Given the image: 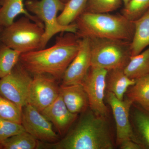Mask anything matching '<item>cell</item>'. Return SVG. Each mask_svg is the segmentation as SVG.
I'll use <instances>...</instances> for the list:
<instances>
[{
	"label": "cell",
	"instance_id": "cell-7",
	"mask_svg": "<svg viewBox=\"0 0 149 149\" xmlns=\"http://www.w3.org/2000/svg\"><path fill=\"white\" fill-rule=\"evenodd\" d=\"M20 62L10 73L0 78V94L23 109L28 104V93L32 78Z\"/></svg>",
	"mask_w": 149,
	"mask_h": 149
},
{
	"label": "cell",
	"instance_id": "cell-13",
	"mask_svg": "<svg viewBox=\"0 0 149 149\" xmlns=\"http://www.w3.org/2000/svg\"><path fill=\"white\" fill-rule=\"evenodd\" d=\"M41 113L61 136L66 134L78 117V114L72 113L67 108L60 94L55 101Z\"/></svg>",
	"mask_w": 149,
	"mask_h": 149
},
{
	"label": "cell",
	"instance_id": "cell-31",
	"mask_svg": "<svg viewBox=\"0 0 149 149\" xmlns=\"http://www.w3.org/2000/svg\"><path fill=\"white\" fill-rule=\"evenodd\" d=\"M63 3H64L65 4L66 3H67L68 2V1L69 0H61Z\"/></svg>",
	"mask_w": 149,
	"mask_h": 149
},
{
	"label": "cell",
	"instance_id": "cell-15",
	"mask_svg": "<svg viewBox=\"0 0 149 149\" xmlns=\"http://www.w3.org/2000/svg\"><path fill=\"white\" fill-rule=\"evenodd\" d=\"M131 113L133 140L142 149H149V111L134 107Z\"/></svg>",
	"mask_w": 149,
	"mask_h": 149
},
{
	"label": "cell",
	"instance_id": "cell-16",
	"mask_svg": "<svg viewBox=\"0 0 149 149\" xmlns=\"http://www.w3.org/2000/svg\"><path fill=\"white\" fill-rule=\"evenodd\" d=\"M23 1L24 0L0 1V27L4 28L9 26L14 22L17 17L20 15H23L32 21L39 24H43L37 17L27 10Z\"/></svg>",
	"mask_w": 149,
	"mask_h": 149
},
{
	"label": "cell",
	"instance_id": "cell-27",
	"mask_svg": "<svg viewBox=\"0 0 149 149\" xmlns=\"http://www.w3.org/2000/svg\"><path fill=\"white\" fill-rule=\"evenodd\" d=\"M24 131L22 124L0 118V142Z\"/></svg>",
	"mask_w": 149,
	"mask_h": 149
},
{
	"label": "cell",
	"instance_id": "cell-1",
	"mask_svg": "<svg viewBox=\"0 0 149 149\" xmlns=\"http://www.w3.org/2000/svg\"><path fill=\"white\" fill-rule=\"evenodd\" d=\"M80 40L74 33L65 32L57 37L50 47L22 54L19 61L30 74H47L61 80L78 52Z\"/></svg>",
	"mask_w": 149,
	"mask_h": 149
},
{
	"label": "cell",
	"instance_id": "cell-5",
	"mask_svg": "<svg viewBox=\"0 0 149 149\" xmlns=\"http://www.w3.org/2000/svg\"><path fill=\"white\" fill-rule=\"evenodd\" d=\"M89 40L91 67L108 71L124 69L131 56L130 42L105 39Z\"/></svg>",
	"mask_w": 149,
	"mask_h": 149
},
{
	"label": "cell",
	"instance_id": "cell-14",
	"mask_svg": "<svg viewBox=\"0 0 149 149\" xmlns=\"http://www.w3.org/2000/svg\"><path fill=\"white\" fill-rule=\"evenodd\" d=\"M60 94L68 110L72 113H83L89 107L88 96L82 84L59 87Z\"/></svg>",
	"mask_w": 149,
	"mask_h": 149
},
{
	"label": "cell",
	"instance_id": "cell-11",
	"mask_svg": "<svg viewBox=\"0 0 149 149\" xmlns=\"http://www.w3.org/2000/svg\"><path fill=\"white\" fill-rule=\"evenodd\" d=\"M106 96L107 102L111 107L115 121L117 145H120L125 140H133V128L129 117L133 102L128 98L120 100L113 93L108 91H107Z\"/></svg>",
	"mask_w": 149,
	"mask_h": 149
},
{
	"label": "cell",
	"instance_id": "cell-30",
	"mask_svg": "<svg viewBox=\"0 0 149 149\" xmlns=\"http://www.w3.org/2000/svg\"><path fill=\"white\" fill-rule=\"evenodd\" d=\"M3 28L2 27H0V44H1V33L2 31Z\"/></svg>",
	"mask_w": 149,
	"mask_h": 149
},
{
	"label": "cell",
	"instance_id": "cell-32",
	"mask_svg": "<svg viewBox=\"0 0 149 149\" xmlns=\"http://www.w3.org/2000/svg\"><path fill=\"white\" fill-rule=\"evenodd\" d=\"M2 149V146H1V142H0V149Z\"/></svg>",
	"mask_w": 149,
	"mask_h": 149
},
{
	"label": "cell",
	"instance_id": "cell-18",
	"mask_svg": "<svg viewBox=\"0 0 149 149\" xmlns=\"http://www.w3.org/2000/svg\"><path fill=\"white\" fill-rule=\"evenodd\" d=\"M136 82V80L129 78L125 74L123 69L111 70L107 74L106 90L113 93L118 100H123L128 88Z\"/></svg>",
	"mask_w": 149,
	"mask_h": 149
},
{
	"label": "cell",
	"instance_id": "cell-4",
	"mask_svg": "<svg viewBox=\"0 0 149 149\" xmlns=\"http://www.w3.org/2000/svg\"><path fill=\"white\" fill-rule=\"evenodd\" d=\"M44 26L24 16L3 28L1 42L20 53L42 49Z\"/></svg>",
	"mask_w": 149,
	"mask_h": 149
},
{
	"label": "cell",
	"instance_id": "cell-21",
	"mask_svg": "<svg viewBox=\"0 0 149 149\" xmlns=\"http://www.w3.org/2000/svg\"><path fill=\"white\" fill-rule=\"evenodd\" d=\"M88 1V0H69L58 16L59 23L63 26H67L74 23L85 12Z\"/></svg>",
	"mask_w": 149,
	"mask_h": 149
},
{
	"label": "cell",
	"instance_id": "cell-22",
	"mask_svg": "<svg viewBox=\"0 0 149 149\" xmlns=\"http://www.w3.org/2000/svg\"><path fill=\"white\" fill-rule=\"evenodd\" d=\"M2 149H36L40 148V141L24 131L1 142Z\"/></svg>",
	"mask_w": 149,
	"mask_h": 149
},
{
	"label": "cell",
	"instance_id": "cell-3",
	"mask_svg": "<svg viewBox=\"0 0 149 149\" xmlns=\"http://www.w3.org/2000/svg\"><path fill=\"white\" fill-rule=\"evenodd\" d=\"M76 35L80 39H105L131 42L133 22L122 15L84 12L76 19Z\"/></svg>",
	"mask_w": 149,
	"mask_h": 149
},
{
	"label": "cell",
	"instance_id": "cell-33",
	"mask_svg": "<svg viewBox=\"0 0 149 149\" xmlns=\"http://www.w3.org/2000/svg\"><path fill=\"white\" fill-rule=\"evenodd\" d=\"M0 1H1V0H0Z\"/></svg>",
	"mask_w": 149,
	"mask_h": 149
},
{
	"label": "cell",
	"instance_id": "cell-23",
	"mask_svg": "<svg viewBox=\"0 0 149 149\" xmlns=\"http://www.w3.org/2000/svg\"><path fill=\"white\" fill-rule=\"evenodd\" d=\"M21 54L3 43L0 44V78L10 73L19 62Z\"/></svg>",
	"mask_w": 149,
	"mask_h": 149
},
{
	"label": "cell",
	"instance_id": "cell-8",
	"mask_svg": "<svg viewBox=\"0 0 149 149\" xmlns=\"http://www.w3.org/2000/svg\"><path fill=\"white\" fill-rule=\"evenodd\" d=\"M108 70L91 67L82 84L88 96L90 108L96 114L106 117L108 109L104 102Z\"/></svg>",
	"mask_w": 149,
	"mask_h": 149
},
{
	"label": "cell",
	"instance_id": "cell-2",
	"mask_svg": "<svg viewBox=\"0 0 149 149\" xmlns=\"http://www.w3.org/2000/svg\"><path fill=\"white\" fill-rule=\"evenodd\" d=\"M74 128L60 141L40 142V148L54 149H112L114 148L106 117L90 108L83 113Z\"/></svg>",
	"mask_w": 149,
	"mask_h": 149
},
{
	"label": "cell",
	"instance_id": "cell-17",
	"mask_svg": "<svg viewBox=\"0 0 149 149\" xmlns=\"http://www.w3.org/2000/svg\"><path fill=\"white\" fill-rule=\"evenodd\" d=\"M133 22L134 29L130 43L131 56L141 53L149 47V9Z\"/></svg>",
	"mask_w": 149,
	"mask_h": 149
},
{
	"label": "cell",
	"instance_id": "cell-25",
	"mask_svg": "<svg viewBox=\"0 0 149 149\" xmlns=\"http://www.w3.org/2000/svg\"><path fill=\"white\" fill-rule=\"evenodd\" d=\"M123 4L122 0H88L85 12L110 13L120 8Z\"/></svg>",
	"mask_w": 149,
	"mask_h": 149
},
{
	"label": "cell",
	"instance_id": "cell-10",
	"mask_svg": "<svg viewBox=\"0 0 149 149\" xmlns=\"http://www.w3.org/2000/svg\"><path fill=\"white\" fill-rule=\"evenodd\" d=\"M22 125L25 131L40 142L53 143L59 141L52 123L30 104L22 109Z\"/></svg>",
	"mask_w": 149,
	"mask_h": 149
},
{
	"label": "cell",
	"instance_id": "cell-29",
	"mask_svg": "<svg viewBox=\"0 0 149 149\" xmlns=\"http://www.w3.org/2000/svg\"><path fill=\"white\" fill-rule=\"evenodd\" d=\"M123 1V4L124 6L128 4V2L130 0H122Z\"/></svg>",
	"mask_w": 149,
	"mask_h": 149
},
{
	"label": "cell",
	"instance_id": "cell-26",
	"mask_svg": "<svg viewBox=\"0 0 149 149\" xmlns=\"http://www.w3.org/2000/svg\"><path fill=\"white\" fill-rule=\"evenodd\" d=\"M149 9V0H130L123 9L122 15L131 21L141 17Z\"/></svg>",
	"mask_w": 149,
	"mask_h": 149
},
{
	"label": "cell",
	"instance_id": "cell-12",
	"mask_svg": "<svg viewBox=\"0 0 149 149\" xmlns=\"http://www.w3.org/2000/svg\"><path fill=\"white\" fill-rule=\"evenodd\" d=\"M90 40L80 39L78 52L68 67L62 78L63 86L82 84L91 67Z\"/></svg>",
	"mask_w": 149,
	"mask_h": 149
},
{
	"label": "cell",
	"instance_id": "cell-28",
	"mask_svg": "<svg viewBox=\"0 0 149 149\" xmlns=\"http://www.w3.org/2000/svg\"><path fill=\"white\" fill-rule=\"evenodd\" d=\"M119 146L121 149H142L139 144L132 139L125 140Z\"/></svg>",
	"mask_w": 149,
	"mask_h": 149
},
{
	"label": "cell",
	"instance_id": "cell-19",
	"mask_svg": "<svg viewBox=\"0 0 149 149\" xmlns=\"http://www.w3.org/2000/svg\"><path fill=\"white\" fill-rule=\"evenodd\" d=\"M123 70L129 78L134 80L149 74V47L141 53L130 56Z\"/></svg>",
	"mask_w": 149,
	"mask_h": 149
},
{
	"label": "cell",
	"instance_id": "cell-9",
	"mask_svg": "<svg viewBox=\"0 0 149 149\" xmlns=\"http://www.w3.org/2000/svg\"><path fill=\"white\" fill-rule=\"evenodd\" d=\"M56 81L47 74L33 75L28 90V104L41 112L52 103L60 95Z\"/></svg>",
	"mask_w": 149,
	"mask_h": 149
},
{
	"label": "cell",
	"instance_id": "cell-6",
	"mask_svg": "<svg viewBox=\"0 0 149 149\" xmlns=\"http://www.w3.org/2000/svg\"><path fill=\"white\" fill-rule=\"evenodd\" d=\"M24 5L27 10L37 17L44 24L42 49L45 48L51 39L58 33L76 34L77 26L74 22L63 26L58 21V14L63 10L65 6L61 0H27Z\"/></svg>",
	"mask_w": 149,
	"mask_h": 149
},
{
	"label": "cell",
	"instance_id": "cell-24",
	"mask_svg": "<svg viewBox=\"0 0 149 149\" xmlns=\"http://www.w3.org/2000/svg\"><path fill=\"white\" fill-rule=\"evenodd\" d=\"M22 109L0 94V118L22 124Z\"/></svg>",
	"mask_w": 149,
	"mask_h": 149
},
{
	"label": "cell",
	"instance_id": "cell-20",
	"mask_svg": "<svg viewBox=\"0 0 149 149\" xmlns=\"http://www.w3.org/2000/svg\"><path fill=\"white\" fill-rule=\"evenodd\" d=\"M126 93L127 98L133 103L149 111V73L136 79L135 84Z\"/></svg>",
	"mask_w": 149,
	"mask_h": 149
}]
</instances>
